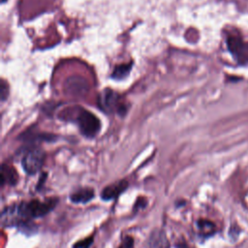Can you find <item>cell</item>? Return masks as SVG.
I'll return each mask as SVG.
<instances>
[{"instance_id":"cell-12","label":"cell","mask_w":248,"mask_h":248,"mask_svg":"<svg viewBox=\"0 0 248 248\" xmlns=\"http://www.w3.org/2000/svg\"><path fill=\"white\" fill-rule=\"evenodd\" d=\"M134 247V239L131 236H125L119 248H133Z\"/></svg>"},{"instance_id":"cell-13","label":"cell","mask_w":248,"mask_h":248,"mask_svg":"<svg viewBox=\"0 0 248 248\" xmlns=\"http://www.w3.org/2000/svg\"><path fill=\"white\" fill-rule=\"evenodd\" d=\"M8 94V90H7V85L5 83L4 80L1 81V85H0V96H1V100L4 101L7 97Z\"/></svg>"},{"instance_id":"cell-1","label":"cell","mask_w":248,"mask_h":248,"mask_svg":"<svg viewBox=\"0 0 248 248\" xmlns=\"http://www.w3.org/2000/svg\"><path fill=\"white\" fill-rule=\"evenodd\" d=\"M58 199L49 198L45 201L32 200L6 206L1 213L3 227L25 225L34 218L43 217L49 213L57 204Z\"/></svg>"},{"instance_id":"cell-6","label":"cell","mask_w":248,"mask_h":248,"mask_svg":"<svg viewBox=\"0 0 248 248\" xmlns=\"http://www.w3.org/2000/svg\"><path fill=\"white\" fill-rule=\"evenodd\" d=\"M147 248H170L169 238L162 229H154L151 231L148 240Z\"/></svg>"},{"instance_id":"cell-8","label":"cell","mask_w":248,"mask_h":248,"mask_svg":"<svg viewBox=\"0 0 248 248\" xmlns=\"http://www.w3.org/2000/svg\"><path fill=\"white\" fill-rule=\"evenodd\" d=\"M18 180V174L16 170L10 165L3 164L1 169V186H5L6 184L10 186L16 185Z\"/></svg>"},{"instance_id":"cell-7","label":"cell","mask_w":248,"mask_h":248,"mask_svg":"<svg viewBox=\"0 0 248 248\" xmlns=\"http://www.w3.org/2000/svg\"><path fill=\"white\" fill-rule=\"evenodd\" d=\"M94 189L90 187L79 188L70 195V200L74 203H85L94 198Z\"/></svg>"},{"instance_id":"cell-11","label":"cell","mask_w":248,"mask_h":248,"mask_svg":"<svg viewBox=\"0 0 248 248\" xmlns=\"http://www.w3.org/2000/svg\"><path fill=\"white\" fill-rule=\"evenodd\" d=\"M92 242H93V236H89L76 242L73 248H88L92 244Z\"/></svg>"},{"instance_id":"cell-14","label":"cell","mask_w":248,"mask_h":248,"mask_svg":"<svg viewBox=\"0 0 248 248\" xmlns=\"http://www.w3.org/2000/svg\"><path fill=\"white\" fill-rule=\"evenodd\" d=\"M176 247H177V248H189V247H188L187 245H185V244H182V245H181V244H177Z\"/></svg>"},{"instance_id":"cell-9","label":"cell","mask_w":248,"mask_h":248,"mask_svg":"<svg viewBox=\"0 0 248 248\" xmlns=\"http://www.w3.org/2000/svg\"><path fill=\"white\" fill-rule=\"evenodd\" d=\"M197 226L200 232V234L203 237H208L214 234L215 232V225L205 219H200L197 222Z\"/></svg>"},{"instance_id":"cell-2","label":"cell","mask_w":248,"mask_h":248,"mask_svg":"<svg viewBox=\"0 0 248 248\" xmlns=\"http://www.w3.org/2000/svg\"><path fill=\"white\" fill-rule=\"evenodd\" d=\"M46 158V153L39 147H32L23 155L21 165L27 174H35L41 170Z\"/></svg>"},{"instance_id":"cell-4","label":"cell","mask_w":248,"mask_h":248,"mask_svg":"<svg viewBox=\"0 0 248 248\" xmlns=\"http://www.w3.org/2000/svg\"><path fill=\"white\" fill-rule=\"evenodd\" d=\"M99 105L100 108L107 113H111L115 111L123 113L125 111L124 104L121 103L119 95L109 88H107L101 94Z\"/></svg>"},{"instance_id":"cell-5","label":"cell","mask_w":248,"mask_h":248,"mask_svg":"<svg viewBox=\"0 0 248 248\" xmlns=\"http://www.w3.org/2000/svg\"><path fill=\"white\" fill-rule=\"evenodd\" d=\"M128 181L126 180H119L117 182L111 183L106 186L101 193V198L104 201H110L118 198L127 188H128Z\"/></svg>"},{"instance_id":"cell-3","label":"cell","mask_w":248,"mask_h":248,"mask_svg":"<svg viewBox=\"0 0 248 248\" xmlns=\"http://www.w3.org/2000/svg\"><path fill=\"white\" fill-rule=\"evenodd\" d=\"M79 131L84 137L94 138L100 131V121L96 115L88 110L81 109L77 118Z\"/></svg>"},{"instance_id":"cell-10","label":"cell","mask_w":248,"mask_h":248,"mask_svg":"<svg viewBox=\"0 0 248 248\" xmlns=\"http://www.w3.org/2000/svg\"><path fill=\"white\" fill-rule=\"evenodd\" d=\"M130 70H131V64L120 65L114 69L112 73V78L115 79H122L129 74Z\"/></svg>"}]
</instances>
